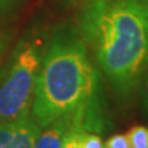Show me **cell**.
<instances>
[{
    "label": "cell",
    "mask_w": 148,
    "mask_h": 148,
    "mask_svg": "<svg viewBox=\"0 0 148 148\" xmlns=\"http://www.w3.org/2000/svg\"><path fill=\"white\" fill-rule=\"evenodd\" d=\"M78 30L119 99L148 73V0H95L82 5Z\"/></svg>",
    "instance_id": "obj_1"
},
{
    "label": "cell",
    "mask_w": 148,
    "mask_h": 148,
    "mask_svg": "<svg viewBox=\"0 0 148 148\" xmlns=\"http://www.w3.org/2000/svg\"><path fill=\"white\" fill-rule=\"evenodd\" d=\"M99 74L78 27L63 25L42 53L30 114L40 126L100 96Z\"/></svg>",
    "instance_id": "obj_2"
},
{
    "label": "cell",
    "mask_w": 148,
    "mask_h": 148,
    "mask_svg": "<svg viewBox=\"0 0 148 148\" xmlns=\"http://www.w3.org/2000/svg\"><path fill=\"white\" fill-rule=\"evenodd\" d=\"M44 48L40 40L23 38L0 73V122L30 114Z\"/></svg>",
    "instance_id": "obj_3"
},
{
    "label": "cell",
    "mask_w": 148,
    "mask_h": 148,
    "mask_svg": "<svg viewBox=\"0 0 148 148\" xmlns=\"http://www.w3.org/2000/svg\"><path fill=\"white\" fill-rule=\"evenodd\" d=\"M99 104H101L100 96H97L96 99L90 100L86 104L77 107L75 110L69 111L63 115L52 119L49 123L40 129L34 148H62L64 140L74 125L84 115H86L93 107Z\"/></svg>",
    "instance_id": "obj_4"
},
{
    "label": "cell",
    "mask_w": 148,
    "mask_h": 148,
    "mask_svg": "<svg viewBox=\"0 0 148 148\" xmlns=\"http://www.w3.org/2000/svg\"><path fill=\"white\" fill-rule=\"evenodd\" d=\"M40 129L32 114L0 122V148H34Z\"/></svg>",
    "instance_id": "obj_5"
},
{
    "label": "cell",
    "mask_w": 148,
    "mask_h": 148,
    "mask_svg": "<svg viewBox=\"0 0 148 148\" xmlns=\"http://www.w3.org/2000/svg\"><path fill=\"white\" fill-rule=\"evenodd\" d=\"M104 123H106V118L103 112V104H99V106L93 107L86 115H84L74 125L64 140L62 148H82L81 141H82L84 133L86 130L100 133L103 130Z\"/></svg>",
    "instance_id": "obj_6"
},
{
    "label": "cell",
    "mask_w": 148,
    "mask_h": 148,
    "mask_svg": "<svg viewBox=\"0 0 148 148\" xmlns=\"http://www.w3.org/2000/svg\"><path fill=\"white\" fill-rule=\"evenodd\" d=\"M130 148H148V127L147 126H133L126 133Z\"/></svg>",
    "instance_id": "obj_7"
},
{
    "label": "cell",
    "mask_w": 148,
    "mask_h": 148,
    "mask_svg": "<svg viewBox=\"0 0 148 148\" xmlns=\"http://www.w3.org/2000/svg\"><path fill=\"white\" fill-rule=\"evenodd\" d=\"M81 145L82 148H104V143L101 141L99 132H93V130H86L84 133Z\"/></svg>",
    "instance_id": "obj_8"
},
{
    "label": "cell",
    "mask_w": 148,
    "mask_h": 148,
    "mask_svg": "<svg viewBox=\"0 0 148 148\" xmlns=\"http://www.w3.org/2000/svg\"><path fill=\"white\" fill-rule=\"evenodd\" d=\"M104 148H130V144H129L126 134L119 133V134L111 136L104 143Z\"/></svg>",
    "instance_id": "obj_9"
},
{
    "label": "cell",
    "mask_w": 148,
    "mask_h": 148,
    "mask_svg": "<svg viewBox=\"0 0 148 148\" xmlns=\"http://www.w3.org/2000/svg\"><path fill=\"white\" fill-rule=\"evenodd\" d=\"M141 104H143V108L145 111V114L148 115V73L145 74L143 82H141Z\"/></svg>",
    "instance_id": "obj_10"
},
{
    "label": "cell",
    "mask_w": 148,
    "mask_h": 148,
    "mask_svg": "<svg viewBox=\"0 0 148 148\" xmlns=\"http://www.w3.org/2000/svg\"><path fill=\"white\" fill-rule=\"evenodd\" d=\"M18 3H19V0H0V15L11 10Z\"/></svg>",
    "instance_id": "obj_11"
},
{
    "label": "cell",
    "mask_w": 148,
    "mask_h": 148,
    "mask_svg": "<svg viewBox=\"0 0 148 148\" xmlns=\"http://www.w3.org/2000/svg\"><path fill=\"white\" fill-rule=\"evenodd\" d=\"M64 1L71 5H84V4H86V3L95 1V0H64Z\"/></svg>",
    "instance_id": "obj_12"
},
{
    "label": "cell",
    "mask_w": 148,
    "mask_h": 148,
    "mask_svg": "<svg viewBox=\"0 0 148 148\" xmlns=\"http://www.w3.org/2000/svg\"><path fill=\"white\" fill-rule=\"evenodd\" d=\"M3 52H4V40H3L1 36H0V58H1Z\"/></svg>",
    "instance_id": "obj_13"
}]
</instances>
